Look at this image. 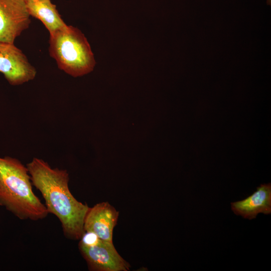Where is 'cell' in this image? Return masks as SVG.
<instances>
[{"label": "cell", "instance_id": "cell-8", "mask_svg": "<svg viewBox=\"0 0 271 271\" xmlns=\"http://www.w3.org/2000/svg\"><path fill=\"white\" fill-rule=\"evenodd\" d=\"M232 211L244 218H255L259 213H271V186L261 185L252 195L246 198L231 203Z\"/></svg>", "mask_w": 271, "mask_h": 271}, {"label": "cell", "instance_id": "cell-6", "mask_svg": "<svg viewBox=\"0 0 271 271\" xmlns=\"http://www.w3.org/2000/svg\"><path fill=\"white\" fill-rule=\"evenodd\" d=\"M30 17L24 0H0V41L14 44L29 28Z\"/></svg>", "mask_w": 271, "mask_h": 271}, {"label": "cell", "instance_id": "cell-2", "mask_svg": "<svg viewBox=\"0 0 271 271\" xmlns=\"http://www.w3.org/2000/svg\"><path fill=\"white\" fill-rule=\"evenodd\" d=\"M32 185L27 166L16 158L0 157V206L21 220L37 221L49 214Z\"/></svg>", "mask_w": 271, "mask_h": 271}, {"label": "cell", "instance_id": "cell-9", "mask_svg": "<svg viewBox=\"0 0 271 271\" xmlns=\"http://www.w3.org/2000/svg\"><path fill=\"white\" fill-rule=\"evenodd\" d=\"M26 3L30 16L40 20L49 34L67 26L57 9L56 5L51 0L27 2Z\"/></svg>", "mask_w": 271, "mask_h": 271}, {"label": "cell", "instance_id": "cell-7", "mask_svg": "<svg viewBox=\"0 0 271 271\" xmlns=\"http://www.w3.org/2000/svg\"><path fill=\"white\" fill-rule=\"evenodd\" d=\"M118 216L119 212L109 202L97 203L89 208L87 213L84 231L92 232L101 239L113 242V231Z\"/></svg>", "mask_w": 271, "mask_h": 271}, {"label": "cell", "instance_id": "cell-4", "mask_svg": "<svg viewBox=\"0 0 271 271\" xmlns=\"http://www.w3.org/2000/svg\"><path fill=\"white\" fill-rule=\"evenodd\" d=\"M0 72L12 85L33 80L37 70L23 51L14 44L0 41Z\"/></svg>", "mask_w": 271, "mask_h": 271}, {"label": "cell", "instance_id": "cell-1", "mask_svg": "<svg viewBox=\"0 0 271 271\" xmlns=\"http://www.w3.org/2000/svg\"><path fill=\"white\" fill-rule=\"evenodd\" d=\"M26 166L32 184L42 195L49 213L59 220L65 236L80 239L85 232L84 220L89 207L71 193L67 170L53 168L38 158H34Z\"/></svg>", "mask_w": 271, "mask_h": 271}, {"label": "cell", "instance_id": "cell-5", "mask_svg": "<svg viewBox=\"0 0 271 271\" xmlns=\"http://www.w3.org/2000/svg\"><path fill=\"white\" fill-rule=\"evenodd\" d=\"M78 247L91 271H128L130 265L118 253L113 242L99 238L89 245L79 242Z\"/></svg>", "mask_w": 271, "mask_h": 271}, {"label": "cell", "instance_id": "cell-3", "mask_svg": "<svg viewBox=\"0 0 271 271\" xmlns=\"http://www.w3.org/2000/svg\"><path fill=\"white\" fill-rule=\"evenodd\" d=\"M49 53L59 69L77 77L92 72L96 61L91 46L77 28L67 25L49 34Z\"/></svg>", "mask_w": 271, "mask_h": 271}, {"label": "cell", "instance_id": "cell-10", "mask_svg": "<svg viewBox=\"0 0 271 271\" xmlns=\"http://www.w3.org/2000/svg\"><path fill=\"white\" fill-rule=\"evenodd\" d=\"M25 2H35V1H39L42 0H24Z\"/></svg>", "mask_w": 271, "mask_h": 271}]
</instances>
